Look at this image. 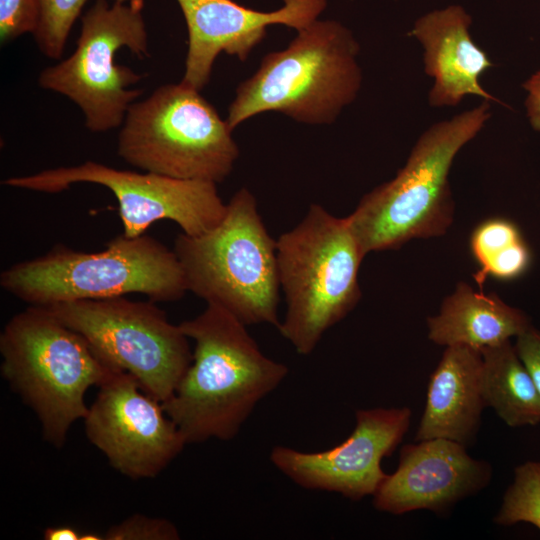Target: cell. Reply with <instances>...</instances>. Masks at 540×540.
I'll return each instance as SVG.
<instances>
[{"instance_id":"cell-9","label":"cell","mask_w":540,"mask_h":540,"mask_svg":"<svg viewBox=\"0 0 540 540\" xmlns=\"http://www.w3.org/2000/svg\"><path fill=\"white\" fill-rule=\"evenodd\" d=\"M143 9L144 0H96L81 19L75 51L39 75L42 88L68 97L81 109L92 132L122 125L128 108L142 94L141 89L129 88L142 75L114 59L121 47L139 58L148 56Z\"/></svg>"},{"instance_id":"cell-19","label":"cell","mask_w":540,"mask_h":540,"mask_svg":"<svg viewBox=\"0 0 540 540\" xmlns=\"http://www.w3.org/2000/svg\"><path fill=\"white\" fill-rule=\"evenodd\" d=\"M485 405L510 427L540 423V395L510 340L480 350Z\"/></svg>"},{"instance_id":"cell-10","label":"cell","mask_w":540,"mask_h":540,"mask_svg":"<svg viewBox=\"0 0 540 540\" xmlns=\"http://www.w3.org/2000/svg\"><path fill=\"white\" fill-rule=\"evenodd\" d=\"M43 307L81 334L105 363L132 375L160 402L173 394L192 362L189 338L152 300L120 296Z\"/></svg>"},{"instance_id":"cell-28","label":"cell","mask_w":540,"mask_h":540,"mask_svg":"<svg viewBox=\"0 0 540 540\" xmlns=\"http://www.w3.org/2000/svg\"><path fill=\"white\" fill-rule=\"evenodd\" d=\"M80 537L81 533L68 525L48 527L43 532L45 540H80Z\"/></svg>"},{"instance_id":"cell-27","label":"cell","mask_w":540,"mask_h":540,"mask_svg":"<svg viewBox=\"0 0 540 540\" xmlns=\"http://www.w3.org/2000/svg\"><path fill=\"white\" fill-rule=\"evenodd\" d=\"M522 87L527 92L525 107L531 127L540 132V70L531 75Z\"/></svg>"},{"instance_id":"cell-5","label":"cell","mask_w":540,"mask_h":540,"mask_svg":"<svg viewBox=\"0 0 540 540\" xmlns=\"http://www.w3.org/2000/svg\"><path fill=\"white\" fill-rule=\"evenodd\" d=\"M358 43L333 20H315L282 51L266 54L242 82L225 119L231 130L266 111L307 124H330L356 97L361 72Z\"/></svg>"},{"instance_id":"cell-8","label":"cell","mask_w":540,"mask_h":540,"mask_svg":"<svg viewBox=\"0 0 540 540\" xmlns=\"http://www.w3.org/2000/svg\"><path fill=\"white\" fill-rule=\"evenodd\" d=\"M232 131L199 90L181 81L130 105L117 153L146 172L219 183L239 155Z\"/></svg>"},{"instance_id":"cell-13","label":"cell","mask_w":540,"mask_h":540,"mask_svg":"<svg viewBox=\"0 0 540 540\" xmlns=\"http://www.w3.org/2000/svg\"><path fill=\"white\" fill-rule=\"evenodd\" d=\"M351 435L341 444L320 452L275 446L272 464L298 486L334 492L360 500L374 495L385 477L381 462L406 434L411 411L401 408L359 409Z\"/></svg>"},{"instance_id":"cell-7","label":"cell","mask_w":540,"mask_h":540,"mask_svg":"<svg viewBox=\"0 0 540 540\" xmlns=\"http://www.w3.org/2000/svg\"><path fill=\"white\" fill-rule=\"evenodd\" d=\"M174 252L187 289L247 325L279 327L280 282L276 240L246 188L234 194L221 222L200 236L181 233Z\"/></svg>"},{"instance_id":"cell-18","label":"cell","mask_w":540,"mask_h":540,"mask_svg":"<svg viewBox=\"0 0 540 540\" xmlns=\"http://www.w3.org/2000/svg\"><path fill=\"white\" fill-rule=\"evenodd\" d=\"M427 325L428 337L437 345H462L480 351L517 337L531 321L495 293L477 292L460 282L444 299L439 314L428 318Z\"/></svg>"},{"instance_id":"cell-23","label":"cell","mask_w":540,"mask_h":540,"mask_svg":"<svg viewBox=\"0 0 540 540\" xmlns=\"http://www.w3.org/2000/svg\"><path fill=\"white\" fill-rule=\"evenodd\" d=\"M103 537L106 540H178L180 534L169 520L134 514L111 526Z\"/></svg>"},{"instance_id":"cell-3","label":"cell","mask_w":540,"mask_h":540,"mask_svg":"<svg viewBox=\"0 0 540 540\" xmlns=\"http://www.w3.org/2000/svg\"><path fill=\"white\" fill-rule=\"evenodd\" d=\"M0 354L3 378L38 417L44 440L57 448L87 415V390L119 371L43 306L30 305L7 322Z\"/></svg>"},{"instance_id":"cell-14","label":"cell","mask_w":540,"mask_h":540,"mask_svg":"<svg viewBox=\"0 0 540 540\" xmlns=\"http://www.w3.org/2000/svg\"><path fill=\"white\" fill-rule=\"evenodd\" d=\"M188 30L182 82L201 90L209 81L216 57L225 52L245 61L272 24L297 31L317 19L326 0H283L272 12L244 7L232 0H177Z\"/></svg>"},{"instance_id":"cell-22","label":"cell","mask_w":540,"mask_h":540,"mask_svg":"<svg viewBox=\"0 0 540 540\" xmlns=\"http://www.w3.org/2000/svg\"><path fill=\"white\" fill-rule=\"evenodd\" d=\"M523 239L518 227L503 218L488 219L480 223L470 239L472 255L483 269L489 261L511 244Z\"/></svg>"},{"instance_id":"cell-30","label":"cell","mask_w":540,"mask_h":540,"mask_svg":"<svg viewBox=\"0 0 540 540\" xmlns=\"http://www.w3.org/2000/svg\"><path fill=\"white\" fill-rule=\"evenodd\" d=\"M112 1H116V2H127L129 0H112Z\"/></svg>"},{"instance_id":"cell-29","label":"cell","mask_w":540,"mask_h":540,"mask_svg":"<svg viewBox=\"0 0 540 540\" xmlns=\"http://www.w3.org/2000/svg\"><path fill=\"white\" fill-rule=\"evenodd\" d=\"M104 539L100 534L95 532L81 533L80 540H101Z\"/></svg>"},{"instance_id":"cell-4","label":"cell","mask_w":540,"mask_h":540,"mask_svg":"<svg viewBox=\"0 0 540 540\" xmlns=\"http://www.w3.org/2000/svg\"><path fill=\"white\" fill-rule=\"evenodd\" d=\"M2 289L32 306L139 293L154 302H173L188 291L174 250L157 239L123 234L98 252L57 246L0 274Z\"/></svg>"},{"instance_id":"cell-25","label":"cell","mask_w":540,"mask_h":540,"mask_svg":"<svg viewBox=\"0 0 540 540\" xmlns=\"http://www.w3.org/2000/svg\"><path fill=\"white\" fill-rule=\"evenodd\" d=\"M531 263V252L523 239L511 244L494 256L489 263L474 275L482 287L488 276L500 280H513L522 276Z\"/></svg>"},{"instance_id":"cell-1","label":"cell","mask_w":540,"mask_h":540,"mask_svg":"<svg viewBox=\"0 0 540 540\" xmlns=\"http://www.w3.org/2000/svg\"><path fill=\"white\" fill-rule=\"evenodd\" d=\"M179 326L195 348L163 409L187 444L232 440L288 367L264 355L246 325L216 304Z\"/></svg>"},{"instance_id":"cell-24","label":"cell","mask_w":540,"mask_h":540,"mask_svg":"<svg viewBox=\"0 0 540 540\" xmlns=\"http://www.w3.org/2000/svg\"><path fill=\"white\" fill-rule=\"evenodd\" d=\"M40 20L39 0H0L2 44L36 31Z\"/></svg>"},{"instance_id":"cell-15","label":"cell","mask_w":540,"mask_h":540,"mask_svg":"<svg viewBox=\"0 0 540 540\" xmlns=\"http://www.w3.org/2000/svg\"><path fill=\"white\" fill-rule=\"evenodd\" d=\"M490 478L489 464L472 458L465 445L444 438L417 441L402 447L399 465L374 493L373 505L394 515L420 509L440 513L484 488Z\"/></svg>"},{"instance_id":"cell-12","label":"cell","mask_w":540,"mask_h":540,"mask_svg":"<svg viewBox=\"0 0 540 540\" xmlns=\"http://www.w3.org/2000/svg\"><path fill=\"white\" fill-rule=\"evenodd\" d=\"M84 424L90 443L115 470L134 480L159 475L187 444L162 402L123 371L99 386Z\"/></svg>"},{"instance_id":"cell-20","label":"cell","mask_w":540,"mask_h":540,"mask_svg":"<svg viewBox=\"0 0 540 540\" xmlns=\"http://www.w3.org/2000/svg\"><path fill=\"white\" fill-rule=\"evenodd\" d=\"M500 525L526 522L540 530V462L527 461L514 470V480L506 490L494 519Z\"/></svg>"},{"instance_id":"cell-2","label":"cell","mask_w":540,"mask_h":540,"mask_svg":"<svg viewBox=\"0 0 540 540\" xmlns=\"http://www.w3.org/2000/svg\"><path fill=\"white\" fill-rule=\"evenodd\" d=\"M489 109L488 101H484L432 125L417 140L396 177L360 200L346 219L365 256L447 231L454 216L448 181L452 162L483 128L490 117Z\"/></svg>"},{"instance_id":"cell-16","label":"cell","mask_w":540,"mask_h":540,"mask_svg":"<svg viewBox=\"0 0 540 540\" xmlns=\"http://www.w3.org/2000/svg\"><path fill=\"white\" fill-rule=\"evenodd\" d=\"M471 21L461 6L451 5L422 16L410 32L424 48L425 72L435 79L431 106H454L466 95L503 104L481 86V75L494 64L472 40Z\"/></svg>"},{"instance_id":"cell-11","label":"cell","mask_w":540,"mask_h":540,"mask_svg":"<svg viewBox=\"0 0 540 540\" xmlns=\"http://www.w3.org/2000/svg\"><path fill=\"white\" fill-rule=\"evenodd\" d=\"M76 183L102 185L114 194L122 234L129 238L143 235L153 223L163 219L177 223L188 236H200L221 222L227 208L216 183L119 170L94 161L2 181L9 187L44 193H58Z\"/></svg>"},{"instance_id":"cell-6","label":"cell","mask_w":540,"mask_h":540,"mask_svg":"<svg viewBox=\"0 0 540 540\" xmlns=\"http://www.w3.org/2000/svg\"><path fill=\"white\" fill-rule=\"evenodd\" d=\"M280 287L287 310L278 330L301 355L359 302L360 264L365 257L348 221L319 204L276 240Z\"/></svg>"},{"instance_id":"cell-21","label":"cell","mask_w":540,"mask_h":540,"mask_svg":"<svg viewBox=\"0 0 540 540\" xmlns=\"http://www.w3.org/2000/svg\"><path fill=\"white\" fill-rule=\"evenodd\" d=\"M88 0H39L40 20L34 38L40 51L59 59L75 20Z\"/></svg>"},{"instance_id":"cell-17","label":"cell","mask_w":540,"mask_h":540,"mask_svg":"<svg viewBox=\"0 0 540 540\" xmlns=\"http://www.w3.org/2000/svg\"><path fill=\"white\" fill-rule=\"evenodd\" d=\"M480 351L462 345L446 347L430 377L416 441L444 438L469 444L481 421L485 401Z\"/></svg>"},{"instance_id":"cell-26","label":"cell","mask_w":540,"mask_h":540,"mask_svg":"<svg viewBox=\"0 0 540 540\" xmlns=\"http://www.w3.org/2000/svg\"><path fill=\"white\" fill-rule=\"evenodd\" d=\"M514 345L540 395V331L531 325L516 337Z\"/></svg>"}]
</instances>
